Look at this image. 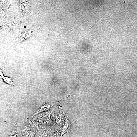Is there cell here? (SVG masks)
I'll list each match as a JSON object with an SVG mask.
<instances>
[{
	"label": "cell",
	"mask_w": 137,
	"mask_h": 137,
	"mask_svg": "<svg viewBox=\"0 0 137 137\" xmlns=\"http://www.w3.org/2000/svg\"><path fill=\"white\" fill-rule=\"evenodd\" d=\"M58 103V102H46L44 103L37 109L32 116H35L43 112L48 111L50 110L52 107Z\"/></svg>",
	"instance_id": "2"
},
{
	"label": "cell",
	"mask_w": 137,
	"mask_h": 137,
	"mask_svg": "<svg viewBox=\"0 0 137 137\" xmlns=\"http://www.w3.org/2000/svg\"><path fill=\"white\" fill-rule=\"evenodd\" d=\"M59 114L55 115L53 114V120L55 123L60 126H62L63 125L65 121V118L63 112L61 104L59 105Z\"/></svg>",
	"instance_id": "3"
},
{
	"label": "cell",
	"mask_w": 137,
	"mask_h": 137,
	"mask_svg": "<svg viewBox=\"0 0 137 137\" xmlns=\"http://www.w3.org/2000/svg\"><path fill=\"white\" fill-rule=\"evenodd\" d=\"M40 129V137H52V136L53 132L49 125H44Z\"/></svg>",
	"instance_id": "4"
},
{
	"label": "cell",
	"mask_w": 137,
	"mask_h": 137,
	"mask_svg": "<svg viewBox=\"0 0 137 137\" xmlns=\"http://www.w3.org/2000/svg\"><path fill=\"white\" fill-rule=\"evenodd\" d=\"M0 75L4 81L5 83L12 85H14L12 81V78L4 76L3 73L1 70H0Z\"/></svg>",
	"instance_id": "7"
},
{
	"label": "cell",
	"mask_w": 137,
	"mask_h": 137,
	"mask_svg": "<svg viewBox=\"0 0 137 137\" xmlns=\"http://www.w3.org/2000/svg\"><path fill=\"white\" fill-rule=\"evenodd\" d=\"M24 28H26V26H25H25H24Z\"/></svg>",
	"instance_id": "10"
},
{
	"label": "cell",
	"mask_w": 137,
	"mask_h": 137,
	"mask_svg": "<svg viewBox=\"0 0 137 137\" xmlns=\"http://www.w3.org/2000/svg\"><path fill=\"white\" fill-rule=\"evenodd\" d=\"M9 137H18L17 133L15 129H13L11 131Z\"/></svg>",
	"instance_id": "9"
},
{
	"label": "cell",
	"mask_w": 137,
	"mask_h": 137,
	"mask_svg": "<svg viewBox=\"0 0 137 137\" xmlns=\"http://www.w3.org/2000/svg\"><path fill=\"white\" fill-rule=\"evenodd\" d=\"M42 115H36L27 118L25 122L24 126L33 130L40 129L43 125Z\"/></svg>",
	"instance_id": "1"
},
{
	"label": "cell",
	"mask_w": 137,
	"mask_h": 137,
	"mask_svg": "<svg viewBox=\"0 0 137 137\" xmlns=\"http://www.w3.org/2000/svg\"><path fill=\"white\" fill-rule=\"evenodd\" d=\"M63 112L65 118V120L64 123L59 130L61 137L64 134L69 131L71 126V123L67 117L63 110Z\"/></svg>",
	"instance_id": "5"
},
{
	"label": "cell",
	"mask_w": 137,
	"mask_h": 137,
	"mask_svg": "<svg viewBox=\"0 0 137 137\" xmlns=\"http://www.w3.org/2000/svg\"><path fill=\"white\" fill-rule=\"evenodd\" d=\"M52 137H61L59 129L57 128L55 129L53 134Z\"/></svg>",
	"instance_id": "8"
},
{
	"label": "cell",
	"mask_w": 137,
	"mask_h": 137,
	"mask_svg": "<svg viewBox=\"0 0 137 137\" xmlns=\"http://www.w3.org/2000/svg\"><path fill=\"white\" fill-rule=\"evenodd\" d=\"M53 113L52 111L49 110L43 114L42 119L44 125H48L53 120Z\"/></svg>",
	"instance_id": "6"
}]
</instances>
